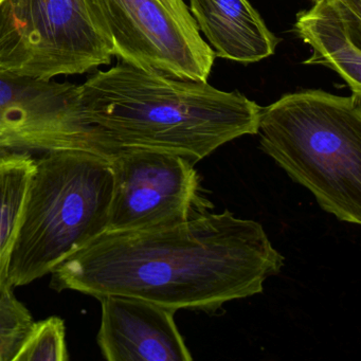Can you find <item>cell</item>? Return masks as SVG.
<instances>
[{
	"label": "cell",
	"mask_w": 361,
	"mask_h": 361,
	"mask_svg": "<svg viewBox=\"0 0 361 361\" xmlns=\"http://www.w3.org/2000/svg\"><path fill=\"white\" fill-rule=\"evenodd\" d=\"M284 264L261 224L224 210L170 229L104 232L67 259L51 285L217 314L229 302L263 293Z\"/></svg>",
	"instance_id": "obj_1"
},
{
	"label": "cell",
	"mask_w": 361,
	"mask_h": 361,
	"mask_svg": "<svg viewBox=\"0 0 361 361\" xmlns=\"http://www.w3.org/2000/svg\"><path fill=\"white\" fill-rule=\"evenodd\" d=\"M84 111L116 154L166 152L196 164L247 135H257L262 106L242 92L119 62L80 85Z\"/></svg>",
	"instance_id": "obj_2"
},
{
	"label": "cell",
	"mask_w": 361,
	"mask_h": 361,
	"mask_svg": "<svg viewBox=\"0 0 361 361\" xmlns=\"http://www.w3.org/2000/svg\"><path fill=\"white\" fill-rule=\"evenodd\" d=\"M262 151L322 210L361 224V96L322 90L291 92L259 114Z\"/></svg>",
	"instance_id": "obj_3"
},
{
	"label": "cell",
	"mask_w": 361,
	"mask_h": 361,
	"mask_svg": "<svg viewBox=\"0 0 361 361\" xmlns=\"http://www.w3.org/2000/svg\"><path fill=\"white\" fill-rule=\"evenodd\" d=\"M114 194L111 161L86 151H56L37 159L9 284L26 286L54 274L107 231Z\"/></svg>",
	"instance_id": "obj_4"
},
{
	"label": "cell",
	"mask_w": 361,
	"mask_h": 361,
	"mask_svg": "<svg viewBox=\"0 0 361 361\" xmlns=\"http://www.w3.org/2000/svg\"><path fill=\"white\" fill-rule=\"evenodd\" d=\"M85 0H4L0 5V69L52 80L84 75L111 63Z\"/></svg>",
	"instance_id": "obj_5"
},
{
	"label": "cell",
	"mask_w": 361,
	"mask_h": 361,
	"mask_svg": "<svg viewBox=\"0 0 361 361\" xmlns=\"http://www.w3.org/2000/svg\"><path fill=\"white\" fill-rule=\"evenodd\" d=\"M94 28L120 62L208 82L214 52L183 0H85Z\"/></svg>",
	"instance_id": "obj_6"
},
{
	"label": "cell",
	"mask_w": 361,
	"mask_h": 361,
	"mask_svg": "<svg viewBox=\"0 0 361 361\" xmlns=\"http://www.w3.org/2000/svg\"><path fill=\"white\" fill-rule=\"evenodd\" d=\"M56 151L115 156L86 116L80 85L0 69V154Z\"/></svg>",
	"instance_id": "obj_7"
},
{
	"label": "cell",
	"mask_w": 361,
	"mask_h": 361,
	"mask_svg": "<svg viewBox=\"0 0 361 361\" xmlns=\"http://www.w3.org/2000/svg\"><path fill=\"white\" fill-rule=\"evenodd\" d=\"M109 161L114 194L107 231L170 229L214 207L195 164L183 156L126 149Z\"/></svg>",
	"instance_id": "obj_8"
},
{
	"label": "cell",
	"mask_w": 361,
	"mask_h": 361,
	"mask_svg": "<svg viewBox=\"0 0 361 361\" xmlns=\"http://www.w3.org/2000/svg\"><path fill=\"white\" fill-rule=\"evenodd\" d=\"M99 348L109 361H191L175 322L176 310L124 295H104Z\"/></svg>",
	"instance_id": "obj_9"
},
{
	"label": "cell",
	"mask_w": 361,
	"mask_h": 361,
	"mask_svg": "<svg viewBox=\"0 0 361 361\" xmlns=\"http://www.w3.org/2000/svg\"><path fill=\"white\" fill-rule=\"evenodd\" d=\"M312 1L295 24L298 37L312 50L303 64L331 69L361 96V0Z\"/></svg>",
	"instance_id": "obj_10"
},
{
	"label": "cell",
	"mask_w": 361,
	"mask_h": 361,
	"mask_svg": "<svg viewBox=\"0 0 361 361\" xmlns=\"http://www.w3.org/2000/svg\"><path fill=\"white\" fill-rule=\"evenodd\" d=\"M190 12L217 58L240 64L276 54L281 39L248 0H189Z\"/></svg>",
	"instance_id": "obj_11"
},
{
	"label": "cell",
	"mask_w": 361,
	"mask_h": 361,
	"mask_svg": "<svg viewBox=\"0 0 361 361\" xmlns=\"http://www.w3.org/2000/svg\"><path fill=\"white\" fill-rule=\"evenodd\" d=\"M35 164L32 154H0V291L11 287L10 263Z\"/></svg>",
	"instance_id": "obj_12"
},
{
	"label": "cell",
	"mask_w": 361,
	"mask_h": 361,
	"mask_svg": "<svg viewBox=\"0 0 361 361\" xmlns=\"http://www.w3.org/2000/svg\"><path fill=\"white\" fill-rule=\"evenodd\" d=\"M66 326L60 317L33 322L13 361H67Z\"/></svg>",
	"instance_id": "obj_13"
},
{
	"label": "cell",
	"mask_w": 361,
	"mask_h": 361,
	"mask_svg": "<svg viewBox=\"0 0 361 361\" xmlns=\"http://www.w3.org/2000/svg\"><path fill=\"white\" fill-rule=\"evenodd\" d=\"M33 322L12 287L0 291V361H13Z\"/></svg>",
	"instance_id": "obj_14"
},
{
	"label": "cell",
	"mask_w": 361,
	"mask_h": 361,
	"mask_svg": "<svg viewBox=\"0 0 361 361\" xmlns=\"http://www.w3.org/2000/svg\"><path fill=\"white\" fill-rule=\"evenodd\" d=\"M4 0H0V5H1V3H3Z\"/></svg>",
	"instance_id": "obj_15"
}]
</instances>
